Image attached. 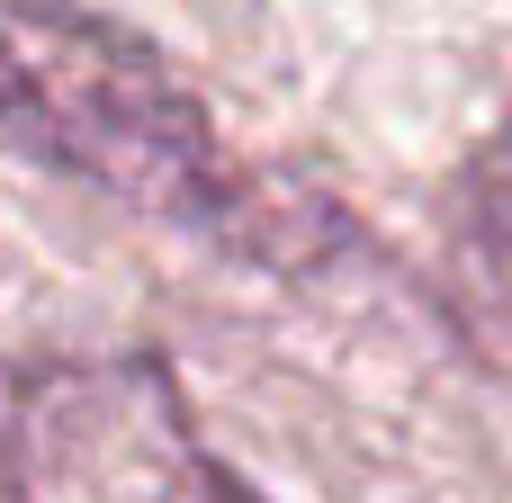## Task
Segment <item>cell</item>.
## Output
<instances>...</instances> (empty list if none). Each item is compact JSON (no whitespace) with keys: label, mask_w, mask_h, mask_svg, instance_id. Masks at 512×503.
Segmentation results:
<instances>
[{"label":"cell","mask_w":512,"mask_h":503,"mask_svg":"<svg viewBox=\"0 0 512 503\" xmlns=\"http://www.w3.org/2000/svg\"><path fill=\"white\" fill-rule=\"evenodd\" d=\"M0 135L144 216H207L225 198L198 90L81 0H0Z\"/></svg>","instance_id":"cell-1"},{"label":"cell","mask_w":512,"mask_h":503,"mask_svg":"<svg viewBox=\"0 0 512 503\" xmlns=\"http://www.w3.org/2000/svg\"><path fill=\"white\" fill-rule=\"evenodd\" d=\"M18 503H243L207 459L180 378L162 360H72L45 369L9 414Z\"/></svg>","instance_id":"cell-2"},{"label":"cell","mask_w":512,"mask_h":503,"mask_svg":"<svg viewBox=\"0 0 512 503\" xmlns=\"http://www.w3.org/2000/svg\"><path fill=\"white\" fill-rule=\"evenodd\" d=\"M450 261L468 279V297L512 324V117L468 153L459 189H450Z\"/></svg>","instance_id":"cell-3"},{"label":"cell","mask_w":512,"mask_h":503,"mask_svg":"<svg viewBox=\"0 0 512 503\" xmlns=\"http://www.w3.org/2000/svg\"><path fill=\"white\" fill-rule=\"evenodd\" d=\"M243 503H252V495H243Z\"/></svg>","instance_id":"cell-4"}]
</instances>
